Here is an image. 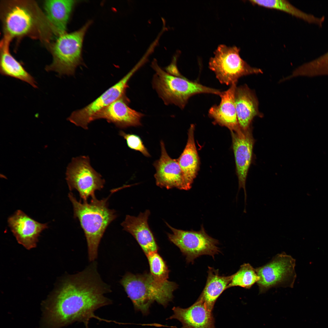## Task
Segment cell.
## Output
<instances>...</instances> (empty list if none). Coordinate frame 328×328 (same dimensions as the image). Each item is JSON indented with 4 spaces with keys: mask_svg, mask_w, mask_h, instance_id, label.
Listing matches in <instances>:
<instances>
[{
    "mask_svg": "<svg viewBox=\"0 0 328 328\" xmlns=\"http://www.w3.org/2000/svg\"><path fill=\"white\" fill-rule=\"evenodd\" d=\"M206 283L198 299L202 301L207 308L212 312L215 303L222 292L227 289L231 275L221 276L219 270L209 267Z\"/></svg>",
    "mask_w": 328,
    "mask_h": 328,
    "instance_id": "23",
    "label": "cell"
},
{
    "mask_svg": "<svg viewBox=\"0 0 328 328\" xmlns=\"http://www.w3.org/2000/svg\"><path fill=\"white\" fill-rule=\"evenodd\" d=\"M194 130L195 125H191L188 131L186 144L177 159L189 190L192 187L199 168V158L194 137Z\"/></svg>",
    "mask_w": 328,
    "mask_h": 328,
    "instance_id": "21",
    "label": "cell"
},
{
    "mask_svg": "<svg viewBox=\"0 0 328 328\" xmlns=\"http://www.w3.org/2000/svg\"><path fill=\"white\" fill-rule=\"evenodd\" d=\"M172 310L173 314L169 319L179 321L182 324L180 328H215L212 312L198 299L187 308L174 307Z\"/></svg>",
    "mask_w": 328,
    "mask_h": 328,
    "instance_id": "16",
    "label": "cell"
},
{
    "mask_svg": "<svg viewBox=\"0 0 328 328\" xmlns=\"http://www.w3.org/2000/svg\"><path fill=\"white\" fill-rule=\"evenodd\" d=\"M235 103L238 125L243 130L252 128L255 117L263 116L259 111L258 102L255 92L246 84L237 87Z\"/></svg>",
    "mask_w": 328,
    "mask_h": 328,
    "instance_id": "17",
    "label": "cell"
},
{
    "mask_svg": "<svg viewBox=\"0 0 328 328\" xmlns=\"http://www.w3.org/2000/svg\"><path fill=\"white\" fill-rule=\"evenodd\" d=\"M232 146L235 158L236 174L238 182V192L244 191V207L247 205L246 181L249 169L252 162L253 150L255 140L252 127L246 130L240 128L231 131Z\"/></svg>",
    "mask_w": 328,
    "mask_h": 328,
    "instance_id": "11",
    "label": "cell"
},
{
    "mask_svg": "<svg viewBox=\"0 0 328 328\" xmlns=\"http://www.w3.org/2000/svg\"><path fill=\"white\" fill-rule=\"evenodd\" d=\"M91 24L89 22L76 31L58 36L52 47V63L46 67V71L56 72L60 76L74 73L81 62L83 39Z\"/></svg>",
    "mask_w": 328,
    "mask_h": 328,
    "instance_id": "5",
    "label": "cell"
},
{
    "mask_svg": "<svg viewBox=\"0 0 328 328\" xmlns=\"http://www.w3.org/2000/svg\"><path fill=\"white\" fill-rule=\"evenodd\" d=\"M160 158L153 163L156 170L154 178L156 185L167 189L176 188L189 190L177 159H173L169 155L163 141H160Z\"/></svg>",
    "mask_w": 328,
    "mask_h": 328,
    "instance_id": "12",
    "label": "cell"
},
{
    "mask_svg": "<svg viewBox=\"0 0 328 328\" xmlns=\"http://www.w3.org/2000/svg\"><path fill=\"white\" fill-rule=\"evenodd\" d=\"M237 83L230 85L227 90L221 92L220 102L209 109V116L218 124L225 126L231 131L240 127L237 117L235 103V93Z\"/></svg>",
    "mask_w": 328,
    "mask_h": 328,
    "instance_id": "18",
    "label": "cell"
},
{
    "mask_svg": "<svg viewBox=\"0 0 328 328\" xmlns=\"http://www.w3.org/2000/svg\"><path fill=\"white\" fill-rule=\"evenodd\" d=\"M255 268L250 264L241 265L239 270L231 275V280L227 289L232 287L238 286L249 289L259 280Z\"/></svg>",
    "mask_w": 328,
    "mask_h": 328,
    "instance_id": "25",
    "label": "cell"
},
{
    "mask_svg": "<svg viewBox=\"0 0 328 328\" xmlns=\"http://www.w3.org/2000/svg\"><path fill=\"white\" fill-rule=\"evenodd\" d=\"M134 309L147 315L154 301L166 307L173 298V292L177 288L175 282L156 280L150 273L135 275L127 273L120 281Z\"/></svg>",
    "mask_w": 328,
    "mask_h": 328,
    "instance_id": "3",
    "label": "cell"
},
{
    "mask_svg": "<svg viewBox=\"0 0 328 328\" xmlns=\"http://www.w3.org/2000/svg\"><path fill=\"white\" fill-rule=\"evenodd\" d=\"M8 222L18 242L28 249L36 247L40 233L48 227L47 224L37 222L20 210L10 216Z\"/></svg>",
    "mask_w": 328,
    "mask_h": 328,
    "instance_id": "13",
    "label": "cell"
},
{
    "mask_svg": "<svg viewBox=\"0 0 328 328\" xmlns=\"http://www.w3.org/2000/svg\"><path fill=\"white\" fill-rule=\"evenodd\" d=\"M240 51L236 46L220 45L214 52V56L210 59L209 67L221 84L231 85L237 83L243 76L262 73L261 69L252 67L244 60Z\"/></svg>",
    "mask_w": 328,
    "mask_h": 328,
    "instance_id": "6",
    "label": "cell"
},
{
    "mask_svg": "<svg viewBox=\"0 0 328 328\" xmlns=\"http://www.w3.org/2000/svg\"><path fill=\"white\" fill-rule=\"evenodd\" d=\"M150 212L147 210L137 216L128 215L121 225L135 239L147 256L157 252L159 247L148 223Z\"/></svg>",
    "mask_w": 328,
    "mask_h": 328,
    "instance_id": "15",
    "label": "cell"
},
{
    "mask_svg": "<svg viewBox=\"0 0 328 328\" xmlns=\"http://www.w3.org/2000/svg\"><path fill=\"white\" fill-rule=\"evenodd\" d=\"M172 233H168L169 240L180 250L187 262L193 263L199 256L207 255L213 258L220 252L218 240L209 236L203 225L200 231H185L174 228L166 222Z\"/></svg>",
    "mask_w": 328,
    "mask_h": 328,
    "instance_id": "7",
    "label": "cell"
},
{
    "mask_svg": "<svg viewBox=\"0 0 328 328\" xmlns=\"http://www.w3.org/2000/svg\"><path fill=\"white\" fill-rule=\"evenodd\" d=\"M68 196L73 206L74 217L79 221L84 233L89 261H94L97 258L98 246L106 229L117 217L116 212L108 208L109 197L99 200L94 195L90 203H82L72 193Z\"/></svg>",
    "mask_w": 328,
    "mask_h": 328,
    "instance_id": "2",
    "label": "cell"
},
{
    "mask_svg": "<svg viewBox=\"0 0 328 328\" xmlns=\"http://www.w3.org/2000/svg\"><path fill=\"white\" fill-rule=\"evenodd\" d=\"M138 70L134 66L123 77L90 104L71 114L67 120L75 125L88 129L92 117L97 112L125 95L128 82Z\"/></svg>",
    "mask_w": 328,
    "mask_h": 328,
    "instance_id": "10",
    "label": "cell"
},
{
    "mask_svg": "<svg viewBox=\"0 0 328 328\" xmlns=\"http://www.w3.org/2000/svg\"><path fill=\"white\" fill-rule=\"evenodd\" d=\"M149 264L150 273L156 280L164 282L167 281L169 270L166 262L157 252L147 256Z\"/></svg>",
    "mask_w": 328,
    "mask_h": 328,
    "instance_id": "27",
    "label": "cell"
},
{
    "mask_svg": "<svg viewBox=\"0 0 328 328\" xmlns=\"http://www.w3.org/2000/svg\"><path fill=\"white\" fill-rule=\"evenodd\" d=\"M76 1L49 0L44 2L47 18L58 36L66 32L67 25Z\"/></svg>",
    "mask_w": 328,
    "mask_h": 328,
    "instance_id": "22",
    "label": "cell"
},
{
    "mask_svg": "<svg viewBox=\"0 0 328 328\" xmlns=\"http://www.w3.org/2000/svg\"><path fill=\"white\" fill-rule=\"evenodd\" d=\"M119 135L125 139L129 148L140 152L146 157L150 156L148 150L139 136L134 134H127L123 131L119 132Z\"/></svg>",
    "mask_w": 328,
    "mask_h": 328,
    "instance_id": "28",
    "label": "cell"
},
{
    "mask_svg": "<svg viewBox=\"0 0 328 328\" xmlns=\"http://www.w3.org/2000/svg\"><path fill=\"white\" fill-rule=\"evenodd\" d=\"M151 67L155 72L152 80L153 87L166 104H174L183 108L191 96L201 93L220 96L221 92L188 80L180 74L175 75L166 72L159 65L155 59Z\"/></svg>",
    "mask_w": 328,
    "mask_h": 328,
    "instance_id": "4",
    "label": "cell"
},
{
    "mask_svg": "<svg viewBox=\"0 0 328 328\" xmlns=\"http://www.w3.org/2000/svg\"><path fill=\"white\" fill-rule=\"evenodd\" d=\"M298 72L301 76L309 77L328 75V51L299 66Z\"/></svg>",
    "mask_w": 328,
    "mask_h": 328,
    "instance_id": "26",
    "label": "cell"
},
{
    "mask_svg": "<svg viewBox=\"0 0 328 328\" xmlns=\"http://www.w3.org/2000/svg\"><path fill=\"white\" fill-rule=\"evenodd\" d=\"M66 180L70 190H76L83 201H87L95 192L104 186V180L92 167L87 156L73 158L68 166Z\"/></svg>",
    "mask_w": 328,
    "mask_h": 328,
    "instance_id": "9",
    "label": "cell"
},
{
    "mask_svg": "<svg viewBox=\"0 0 328 328\" xmlns=\"http://www.w3.org/2000/svg\"><path fill=\"white\" fill-rule=\"evenodd\" d=\"M32 14L27 8L16 5L7 13L4 21L5 35L11 38L27 33L33 26Z\"/></svg>",
    "mask_w": 328,
    "mask_h": 328,
    "instance_id": "20",
    "label": "cell"
},
{
    "mask_svg": "<svg viewBox=\"0 0 328 328\" xmlns=\"http://www.w3.org/2000/svg\"><path fill=\"white\" fill-rule=\"evenodd\" d=\"M295 265V260L284 252L276 255L265 265L256 268L260 278L257 283L259 294L272 288H293L296 277Z\"/></svg>",
    "mask_w": 328,
    "mask_h": 328,
    "instance_id": "8",
    "label": "cell"
},
{
    "mask_svg": "<svg viewBox=\"0 0 328 328\" xmlns=\"http://www.w3.org/2000/svg\"><path fill=\"white\" fill-rule=\"evenodd\" d=\"M252 4L268 8L274 9L286 12L303 20L309 23L315 24L321 27L325 17H316L306 13L295 7L289 2L285 0H252Z\"/></svg>",
    "mask_w": 328,
    "mask_h": 328,
    "instance_id": "24",
    "label": "cell"
},
{
    "mask_svg": "<svg viewBox=\"0 0 328 328\" xmlns=\"http://www.w3.org/2000/svg\"><path fill=\"white\" fill-rule=\"evenodd\" d=\"M97 262H91L84 270L69 275L61 281L50 299L48 320L56 327H61L77 322L88 328L90 320L96 319L107 322L115 321L102 319L94 312L112 304L104 296L111 292L110 287L101 279Z\"/></svg>",
    "mask_w": 328,
    "mask_h": 328,
    "instance_id": "1",
    "label": "cell"
},
{
    "mask_svg": "<svg viewBox=\"0 0 328 328\" xmlns=\"http://www.w3.org/2000/svg\"><path fill=\"white\" fill-rule=\"evenodd\" d=\"M11 39L5 36L1 44L0 72L3 76L21 80L30 84L34 88L38 87L34 78L19 62L11 54L9 50Z\"/></svg>",
    "mask_w": 328,
    "mask_h": 328,
    "instance_id": "19",
    "label": "cell"
},
{
    "mask_svg": "<svg viewBox=\"0 0 328 328\" xmlns=\"http://www.w3.org/2000/svg\"><path fill=\"white\" fill-rule=\"evenodd\" d=\"M128 102L125 94L123 95L96 113L92 117V121L104 119L121 128L141 125V119L144 114L130 108Z\"/></svg>",
    "mask_w": 328,
    "mask_h": 328,
    "instance_id": "14",
    "label": "cell"
}]
</instances>
